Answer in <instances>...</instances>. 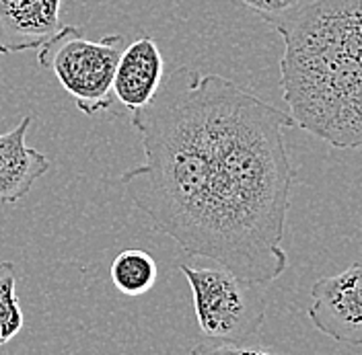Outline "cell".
Wrapping results in <instances>:
<instances>
[{"label":"cell","instance_id":"1","mask_svg":"<svg viewBox=\"0 0 362 355\" xmlns=\"http://www.w3.org/2000/svg\"><path fill=\"white\" fill-rule=\"evenodd\" d=\"M144 162L119 183L158 232L237 277L278 279L294 169L293 117L218 74L175 68L130 113Z\"/></svg>","mask_w":362,"mask_h":355},{"label":"cell","instance_id":"2","mask_svg":"<svg viewBox=\"0 0 362 355\" xmlns=\"http://www.w3.org/2000/svg\"><path fill=\"white\" fill-rule=\"evenodd\" d=\"M274 29L294 126L334 148H362V0H311Z\"/></svg>","mask_w":362,"mask_h":355},{"label":"cell","instance_id":"3","mask_svg":"<svg viewBox=\"0 0 362 355\" xmlns=\"http://www.w3.org/2000/svg\"><path fill=\"white\" fill-rule=\"evenodd\" d=\"M126 47V37L112 33L90 42L81 27H60L40 52L37 62L52 70L62 89L74 99L78 112L97 115L113 105V76L117 60Z\"/></svg>","mask_w":362,"mask_h":355},{"label":"cell","instance_id":"4","mask_svg":"<svg viewBox=\"0 0 362 355\" xmlns=\"http://www.w3.org/2000/svg\"><path fill=\"white\" fill-rule=\"evenodd\" d=\"M185 275L198 327L206 339L245 343L259 333L268 312L262 286L245 282L225 267L180 265Z\"/></svg>","mask_w":362,"mask_h":355},{"label":"cell","instance_id":"5","mask_svg":"<svg viewBox=\"0 0 362 355\" xmlns=\"http://www.w3.org/2000/svg\"><path fill=\"white\" fill-rule=\"evenodd\" d=\"M311 298L307 318L319 333L341 345L362 347V263L317 279Z\"/></svg>","mask_w":362,"mask_h":355},{"label":"cell","instance_id":"6","mask_svg":"<svg viewBox=\"0 0 362 355\" xmlns=\"http://www.w3.org/2000/svg\"><path fill=\"white\" fill-rule=\"evenodd\" d=\"M62 0H0V54L40 49L60 25Z\"/></svg>","mask_w":362,"mask_h":355},{"label":"cell","instance_id":"7","mask_svg":"<svg viewBox=\"0 0 362 355\" xmlns=\"http://www.w3.org/2000/svg\"><path fill=\"white\" fill-rule=\"evenodd\" d=\"M165 78V62L157 42L142 35L126 45L113 76V97L132 113L144 107L160 89Z\"/></svg>","mask_w":362,"mask_h":355},{"label":"cell","instance_id":"8","mask_svg":"<svg viewBox=\"0 0 362 355\" xmlns=\"http://www.w3.org/2000/svg\"><path fill=\"white\" fill-rule=\"evenodd\" d=\"M31 124L33 115H25L15 130L0 133V205L21 201L52 167L47 156L25 142Z\"/></svg>","mask_w":362,"mask_h":355},{"label":"cell","instance_id":"9","mask_svg":"<svg viewBox=\"0 0 362 355\" xmlns=\"http://www.w3.org/2000/svg\"><path fill=\"white\" fill-rule=\"evenodd\" d=\"M157 261L142 248L122 251L110 267L115 289L124 296H144L157 284Z\"/></svg>","mask_w":362,"mask_h":355},{"label":"cell","instance_id":"10","mask_svg":"<svg viewBox=\"0 0 362 355\" xmlns=\"http://www.w3.org/2000/svg\"><path fill=\"white\" fill-rule=\"evenodd\" d=\"M21 271L13 261L0 263V351L21 333L23 318L21 302L17 296Z\"/></svg>","mask_w":362,"mask_h":355},{"label":"cell","instance_id":"11","mask_svg":"<svg viewBox=\"0 0 362 355\" xmlns=\"http://www.w3.org/2000/svg\"><path fill=\"white\" fill-rule=\"evenodd\" d=\"M230 2L253 13L255 17L274 27L278 23L291 19L311 0H230Z\"/></svg>","mask_w":362,"mask_h":355},{"label":"cell","instance_id":"12","mask_svg":"<svg viewBox=\"0 0 362 355\" xmlns=\"http://www.w3.org/2000/svg\"><path fill=\"white\" fill-rule=\"evenodd\" d=\"M189 355H274L264 349H253L239 343H221V341H200L192 347Z\"/></svg>","mask_w":362,"mask_h":355}]
</instances>
